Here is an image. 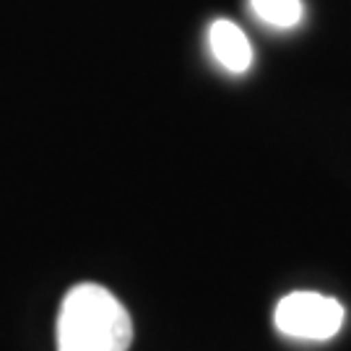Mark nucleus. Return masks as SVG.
Here are the masks:
<instances>
[{"label":"nucleus","instance_id":"obj_3","mask_svg":"<svg viewBox=\"0 0 351 351\" xmlns=\"http://www.w3.org/2000/svg\"><path fill=\"white\" fill-rule=\"evenodd\" d=\"M208 47L213 58L224 65L229 73H245L252 65V45L247 34L234 21L216 19L208 26Z\"/></svg>","mask_w":351,"mask_h":351},{"label":"nucleus","instance_id":"obj_2","mask_svg":"<svg viewBox=\"0 0 351 351\" xmlns=\"http://www.w3.org/2000/svg\"><path fill=\"white\" fill-rule=\"evenodd\" d=\"M343 304L317 291H294L276 304L274 323L284 336L304 341L333 339L343 326Z\"/></svg>","mask_w":351,"mask_h":351},{"label":"nucleus","instance_id":"obj_1","mask_svg":"<svg viewBox=\"0 0 351 351\" xmlns=\"http://www.w3.org/2000/svg\"><path fill=\"white\" fill-rule=\"evenodd\" d=\"M58 351H128L133 320L123 302L99 284H75L60 302Z\"/></svg>","mask_w":351,"mask_h":351},{"label":"nucleus","instance_id":"obj_4","mask_svg":"<svg viewBox=\"0 0 351 351\" xmlns=\"http://www.w3.org/2000/svg\"><path fill=\"white\" fill-rule=\"evenodd\" d=\"M250 8L276 29H291L302 19V0H250Z\"/></svg>","mask_w":351,"mask_h":351}]
</instances>
